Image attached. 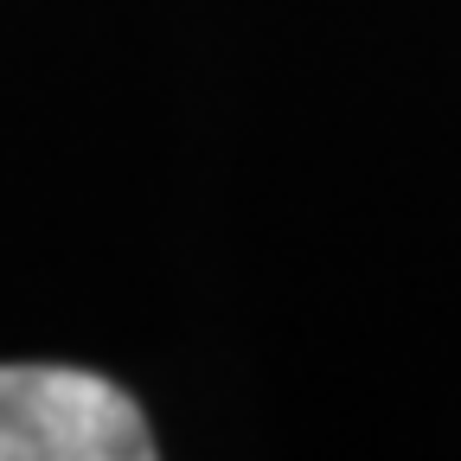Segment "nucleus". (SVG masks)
Returning a JSON list of instances; mask_svg holds the SVG:
<instances>
[{"instance_id": "nucleus-1", "label": "nucleus", "mask_w": 461, "mask_h": 461, "mask_svg": "<svg viewBox=\"0 0 461 461\" xmlns=\"http://www.w3.org/2000/svg\"><path fill=\"white\" fill-rule=\"evenodd\" d=\"M0 461H154L141 403L77 366H0Z\"/></svg>"}]
</instances>
